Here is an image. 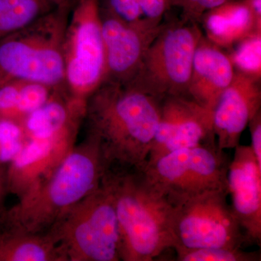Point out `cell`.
I'll return each instance as SVG.
<instances>
[{"label":"cell","mask_w":261,"mask_h":261,"mask_svg":"<svg viewBox=\"0 0 261 261\" xmlns=\"http://www.w3.org/2000/svg\"><path fill=\"white\" fill-rule=\"evenodd\" d=\"M79 133L45 139L30 140L8 165L9 193L21 198L50 176L76 145Z\"/></svg>","instance_id":"cell-14"},{"label":"cell","mask_w":261,"mask_h":261,"mask_svg":"<svg viewBox=\"0 0 261 261\" xmlns=\"http://www.w3.org/2000/svg\"><path fill=\"white\" fill-rule=\"evenodd\" d=\"M48 1L53 5V8L70 13L80 0H48Z\"/></svg>","instance_id":"cell-28"},{"label":"cell","mask_w":261,"mask_h":261,"mask_svg":"<svg viewBox=\"0 0 261 261\" xmlns=\"http://www.w3.org/2000/svg\"><path fill=\"white\" fill-rule=\"evenodd\" d=\"M56 89L46 84L24 81L17 110V120L23 121L31 113L44 106Z\"/></svg>","instance_id":"cell-24"},{"label":"cell","mask_w":261,"mask_h":261,"mask_svg":"<svg viewBox=\"0 0 261 261\" xmlns=\"http://www.w3.org/2000/svg\"><path fill=\"white\" fill-rule=\"evenodd\" d=\"M64 61L67 90L87 102L106 75L99 0H80L70 12L65 31Z\"/></svg>","instance_id":"cell-8"},{"label":"cell","mask_w":261,"mask_h":261,"mask_svg":"<svg viewBox=\"0 0 261 261\" xmlns=\"http://www.w3.org/2000/svg\"><path fill=\"white\" fill-rule=\"evenodd\" d=\"M0 261H63L49 233L5 226L0 231Z\"/></svg>","instance_id":"cell-18"},{"label":"cell","mask_w":261,"mask_h":261,"mask_svg":"<svg viewBox=\"0 0 261 261\" xmlns=\"http://www.w3.org/2000/svg\"><path fill=\"white\" fill-rule=\"evenodd\" d=\"M86 102L70 95L65 87L55 89L44 106L21 122L27 140L79 133L83 124Z\"/></svg>","instance_id":"cell-16"},{"label":"cell","mask_w":261,"mask_h":261,"mask_svg":"<svg viewBox=\"0 0 261 261\" xmlns=\"http://www.w3.org/2000/svg\"><path fill=\"white\" fill-rule=\"evenodd\" d=\"M178 261H260L258 252H246L243 248L224 247L187 249L174 248Z\"/></svg>","instance_id":"cell-22"},{"label":"cell","mask_w":261,"mask_h":261,"mask_svg":"<svg viewBox=\"0 0 261 261\" xmlns=\"http://www.w3.org/2000/svg\"><path fill=\"white\" fill-rule=\"evenodd\" d=\"M9 194L8 187V165L0 163V214L4 215L5 200Z\"/></svg>","instance_id":"cell-27"},{"label":"cell","mask_w":261,"mask_h":261,"mask_svg":"<svg viewBox=\"0 0 261 261\" xmlns=\"http://www.w3.org/2000/svg\"><path fill=\"white\" fill-rule=\"evenodd\" d=\"M47 231L63 261H121L116 206L103 183L65 211Z\"/></svg>","instance_id":"cell-5"},{"label":"cell","mask_w":261,"mask_h":261,"mask_svg":"<svg viewBox=\"0 0 261 261\" xmlns=\"http://www.w3.org/2000/svg\"><path fill=\"white\" fill-rule=\"evenodd\" d=\"M227 172L231 209L245 234L246 244L261 243V168L250 146L234 148Z\"/></svg>","instance_id":"cell-12"},{"label":"cell","mask_w":261,"mask_h":261,"mask_svg":"<svg viewBox=\"0 0 261 261\" xmlns=\"http://www.w3.org/2000/svg\"><path fill=\"white\" fill-rule=\"evenodd\" d=\"M70 13L54 8L0 41V86L15 80L64 87V40Z\"/></svg>","instance_id":"cell-4"},{"label":"cell","mask_w":261,"mask_h":261,"mask_svg":"<svg viewBox=\"0 0 261 261\" xmlns=\"http://www.w3.org/2000/svg\"><path fill=\"white\" fill-rule=\"evenodd\" d=\"M53 9L48 0H0V41Z\"/></svg>","instance_id":"cell-20"},{"label":"cell","mask_w":261,"mask_h":261,"mask_svg":"<svg viewBox=\"0 0 261 261\" xmlns=\"http://www.w3.org/2000/svg\"><path fill=\"white\" fill-rule=\"evenodd\" d=\"M260 80L236 70L213 112L214 132L220 149H234L240 145L242 134L260 111Z\"/></svg>","instance_id":"cell-13"},{"label":"cell","mask_w":261,"mask_h":261,"mask_svg":"<svg viewBox=\"0 0 261 261\" xmlns=\"http://www.w3.org/2000/svg\"><path fill=\"white\" fill-rule=\"evenodd\" d=\"M114 200L121 261H151L173 248L175 206L142 170L111 168L103 176Z\"/></svg>","instance_id":"cell-2"},{"label":"cell","mask_w":261,"mask_h":261,"mask_svg":"<svg viewBox=\"0 0 261 261\" xmlns=\"http://www.w3.org/2000/svg\"><path fill=\"white\" fill-rule=\"evenodd\" d=\"M230 0H172L173 7L181 10L184 19L199 23L206 12L224 4Z\"/></svg>","instance_id":"cell-25"},{"label":"cell","mask_w":261,"mask_h":261,"mask_svg":"<svg viewBox=\"0 0 261 261\" xmlns=\"http://www.w3.org/2000/svg\"><path fill=\"white\" fill-rule=\"evenodd\" d=\"M228 195V190L205 192L175 206L173 249L243 248L245 234Z\"/></svg>","instance_id":"cell-9"},{"label":"cell","mask_w":261,"mask_h":261,"mask_svg":"<svg viewBox=\"0 0 261 261\" xmlns=\"http://www.w3.org/2000/svg\"><path fill=\"white\" fill-rule=\"evenodd\" d=\"M230 161L217 144H206L165 154L142 171L177 206L205 192L228 190Z\"/></svg>","instance_id":"cell-7"},{"label":"cell","mask_w":261,"mask_h":261,"mask_svg":"<svg viewBox=\"0 0 261 261\" xmlns=\"http://www.w3.org/2000/svg\"><path fill=\"white\" fill-rule=\"evenodd\" d=\"M100 15L106 53L103 82L127 85L135 78L149 46L165 24L142 27L122 21L101 10Z\"/></svg>","instance_id":"cell-11"},{"label":"cell","mask_w":261,"mask_h":261,"mask_svg":"<svg viewBox=\"0 0 261 261\" xmlns=\"http://www.w3.org/2000/svg\"><path fill=\"white\" fill-rule=\"evenodd\" d=\"M162 99L135 87L103 82L87 99L86 137L95 141L108 169L143 170Z\"/></svg>","instance_id":"cell-1"},{"label":"cell","mask_w":261,"mask_h":261,"mask_svg":"<svg viewBox=\"0 0 261 261\" xmlns=\"http://www.w3.org/2000/svg\"><path fill=\"white\" fill-rule=\"evenodd\" d=\"M203 35L197 23L185 19L165 24L127 86L161 99L187 97L196 48Z\"/></svg>","instance_id":"cell-6"},{"label":"cell","mask_w":261,"mask_h":261,"mask_svg":"<svg viewBox=\"0 0 261 261\" xmlns=\"http://www.w3.org/2000/svg\"><path fill=\"white\" fill-rule=\"evenodd\" d=\"M27 142L21 122L0 117V163L9 164Z\"/></svg>","instance_id":"cell-23"},{"label":"cell","mask_w":261,"mask_h":261,"mask_svg":"<svg viewBox=\"0 0 261 261\" xmlns=\"http://www.w3.org/2000/svg\"><path fill=\"white\" fill-rule=\"evenodd\" d=\"M228 55L237 71L256 80L261 77V32L255 33L236 44Z\"/></svg>","instance_id":"cell-21"},{"label":"cell","mask_w":261,"mask_h":261,"mask_svg":"<svg viewBox=\"0 0 261 261\" xmlns=\"http://www.w3.org/2000/svg\"><path fill=\"white\" fill-rule=\"evenodd\" d=\"M200 23L205 37L221 48L234 47L243 39L261 32L247 0H230L206 12Z\"/></svg>","instance_id":"cell-17"},{"label":"cell","mask_w":261,"mask_h":261,"mask_svg":"<svg viewBox=\"0 0 261 261\" xmlns=\"http://www.w3.org/2000/svg\"><path fill=\"white\" fill-rule=\"evenodd\" d=\"M4 227V219H3V216L0 214V231L3 230Z\"/></svg>","instance_id":"cell-30"},{"label":"cell","mask_w":261,"mask_h":261,"mask_svg":"<svg viewBox=\"0 0 261 261\" xmlns=\"http://www.w3.org/2000/svg\"><path fill=\"white\" fill-rule=\"evenodd\" d=\"M257 25L261 28V0H247Z\"/></svg>","instance_id":"cell-29"},{"label":"cell","mask_w":261,"mask_h":261,"mask_svg":"<svg viewBox=\"0 0 261 261\" xmlns=\"http://www.w3.org/2000/svg\"><path fill=\"white\" fill-rule=\"evenodd\" d=\"M107 171L97 142L86 137L49 177L5 211L4 226L47 232L65 211L100 186Z\"/></svg>","instance_id":"cell-3"},{"label":"cell","mask_w":261,"mask_h":261,"mask_svg":"<svg viewBox=\"0 0 261 261\" xmlns=\"http://www.w3.org/2000/svg\"><path fill=\"white\" fill-rule=\"evenodd\" d=\"M235 72L229 56L202 36L194 56L187 97L214 112Z\"/></svg>","instance_id":"cell-15"},{"label":"cell","mask_w":261,"mask_h":261,"mask_svg":"<svg viewBox=\"0 0 261 261\" xmlns=\"http://www.w3.org/2000/svg\"><path fill=\"white\" fill-rule=\"evenodd\" d=\"M216 143L213 112L182 96L163 98L157 132L147 163L178 149Z\"/></svg>","instance_id":"cell-10"},{"label":"cell","mask_w":261,"mask_h":261,"mask_svg":"<svg viewBox=\"0 0 261 261\" xmlns=\"http://www.w3.org/2000/svg\"><path fill=\"white\" fill-rule=\"evenodd\" d=\"M251 136V147L252 152L259 167L261 168V111L250 120L248 124Z\"/></svg>","instance_id":"cell-26"},{"label":"cell","mask_w":261,"mask_h":261,"mask_svg":"<svg viewBox=\"0 0 261 261\" xmlns=\"http://www.w3.org/2000/svg\"><path fill=\"white\" fill-rule=\"evenodd\" d=\"M173 7L172 0H99L102 11L132 25L155 27Z\"/></svg>","instance_id":"cell-19"}]
</instances>
